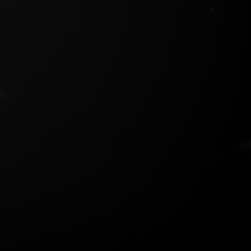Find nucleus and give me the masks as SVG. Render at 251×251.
<instances>
[]
</instances>
